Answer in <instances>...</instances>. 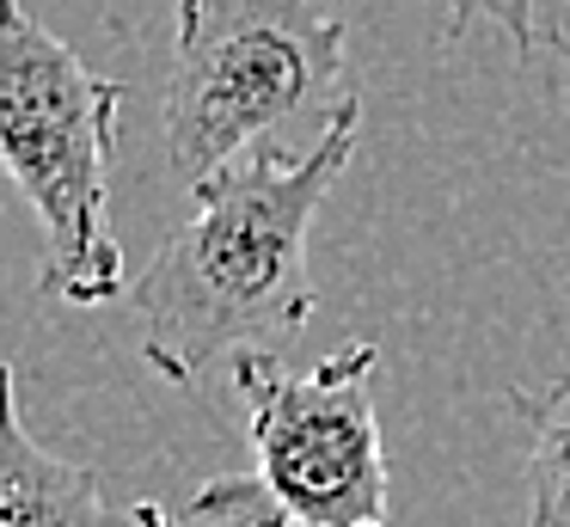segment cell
<instances>
[{"mask_svg": "<svg viewBox=\"0 0 570 527\" xmlns=\"http://www.w3.org/2000/svg\"><path fill=\"white\" fill-rule=\"evenodd\" d=\"M356 123L362 98L344 92L307 154L246 147L190 184V221L166 233L136 282L141 362L166 387H197L209 362L276 350L313 319L307 240L356 154Z\"/></svg>", "mask_w": 570, "mask_h": 527, "instance_id": "1", "label": "cell"}, {"mask_svg": "<svg viewBox=\"0 0 570 527\" xmlns=\"http://www.w3.org/2000/svg\"><path fill=\"white\" fill-rule=\"evenodd\" d=\"M533 429L528 448V527H570V380L540 399H515Z\"/></svg>", "mask_w": 570, "mask_h": 527, "instance_id": "6", "label": "cell"}, {"mask_svg": "<svg viewBox=\"0 0 570 527\" xmlns=\"http://www.w3.org/2000/svg\"><path fill=\"white\" fill-rule=\"evenodd\" d=\"M381 343H344L313 368L271 350L234 355L258 466L190 497V527H393L386 448L374 417Z\"/></svg>", "mask_w": 570, "mask_h": 527, "instance_id": "3", "label": "cell"}, {"mask_svg": "<svg viewBox=\"0 0 570 527\" xmlns=\"http://www.w3.org/2000/svg\"><path fill=\"white\" fill-rule=\"evenodd\" d=\"M0 527H185L148 497H111L92 466L56 460L19 417L13 368L0 362Z\"/></svg>", "mask_w": 570, "mask_h": 527, "instance_id": "5", "label": "cell"}, {"mask_svg": "<svg viewBox=\"0 0 570 527\" xmlns=\"http://www.w3.org/2000/svg\"><path fill=\"white\" fill-rule=\"evenodd\" d=\"M344 19L320 0H178L166 147L185 184L209 178L301 110H332L344 86Z\"/></svg>", "mask_w": 570, "mask_h": 527, "instance_id": "4", "label": "cell"}, {"mask_svg": "<svg viewBox=\"0 0 570 527\" xmlns=\"http://www.w3.org/2000/svg\"><path fill=\"white\" fill-rule=\"evenodd\" d=\"M546 49H552V56L570 68V31H564V25H552V31H546Z\"/></svg>", "mask_w": 570, "mask_h": 527, "instance_id": "8", "label": "cell"}, {"mask_svg": "<svg viewBox=\"0 0 570 527\" xmlns=\"http://www.w3.org/2000/svg\"><path fill=\"white\" fill-rule=\"evenodd\" d=\"M442 7V31L448 37H466L472 25H497L509 37L515 56H533L540 49V0H435Z\"/></svg>", "mask_w": 570, "mask_h": 527, "instance_id": "7", "label": "cell"}, {"mask_svg": "<svg viewBox=\"0 0 570 527\" xmlns=\"http://www.w3.org/2000/svg\"><path fill=\"white\" fill-rule=\"evenodd\" d=\"M124 86L75 56L26 0H0V166L43 233L38 289L105 306L129 289L111 227V159Z\"/></svg>", "mask_w": 570, "mask_h": 527, "instance_id": "2", "label": "cell"}]
</instances>
